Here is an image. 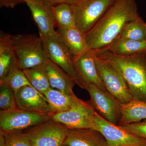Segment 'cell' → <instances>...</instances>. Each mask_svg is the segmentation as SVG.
Listing matches in <instances>:
<instances>
[{
  "label": "cell",
  "instance_id": "cell-4",
  "mask_svg": "<svg viewBox=\"0 0 146 146\" xmlns=\"http://www.w3.org/2000/svg\"><path fill=\"white\" fill-rule=\"evenodd\" d=\"M41 37L47 58L70 76L80 88L84 89L74 65V56L58 33L57 32L52 35Z\"/></svg>",
  "mask_w": 146,
  "mask_h": 146
},
{
  "label": "cell",
  "instance_id": "cell-20",
  "mask_svg": "<svg viewBox=\"0 0 146 146\" xmlns=\"http://www.w3.org/2000/svg\"><path fill=\"white\" fill-rule=\"evenodd\" d=\"M146 119V102L131 100L122 104L121 116L118 125H124Z\"/></svg>",
  "mask_w": 146,
  "mask_h": 146
},
{
  "label": "cell",
  "instance_id": "cell-26",
  "mask_svg": "<svg viewBox=\"0 0 146 146\" xmlns=\"http://www.w3.org/2000/svg\"><path fill=\"white\" fill-rule=\"evenodd\" d=\"M18 108L16 104L15 91L6 84L0 83V108L1 110Z\"/></svg>",
  "mask_w": 146,
  "mask_h": 146
},
{
  "label": "cell",
  "instance_id": "cell-17",
  "mask_svg": "<svg viewBox=\"0 0 146 146\" xmlns=\"http://www.w3.org/2000/svg\"><path fill=\"white\" fill-rule=\"evenodd\" d=\"M103 49L118 56L135 55L146 53V42L117 38Z\"/></svg>",
  "mask_w": 146,
  "mask_h": 146
},
{
  "label": "cell",
  "instance_id": "cell-28",
  "mask_svg": "<svg viewBox=\"0 0 146 146\" xmlns=\"http://www.w3.org/2000/svg\"><path fill=\"white\" fill-rule=\"evenodd\" d=\"M119 126L134 136L146 140V119L126 125Z\"/></svg>",
  "mask_w": 146,
  "mask_h": 146
},
{
  "label": "cell",
  "instance_id": "cell-29",
  "mask_svg": "<svg viewBox=\"0 0 146 146\" xmlns=\"http://www.w3.org/2000/svg\"><path fill=\"white\" fill-rule=\"evenodd\" d=\"M23 3V0H0V7L14 8L16 6Z\"/></svg>",
  "mask_w": 146,
  "mask_h": 146
},
{
  "label": "cell",
  "instance_id": "cell-5",
  "mask_svg": "<svg viewBox=\"0 0 146 146\" xmlns=\"http://www.w3.org/2000/svg\"><path fill=\"white\" fill-rule=\"evenodd\" d=\"M96 112L91 102L84 101L77 97L69 110L53 113L51 118L69 129H94V118Z\"/></svg>",
  "mask_w": 146,
  "mask_h": 146
},
{
  "label": "cell",
  "instance_id": "cell-34",
  "mask_svg": "<svg viewBox=\"0 0 146 146\" xmlns=\"http://www.w3.org/2000/svg\"></svg>",
  "mask_w": 146,
  "mask_h": 146
},
{
  "label": "cell",
  "instance_id": "cell-6",
  "mask_svg": "<svg viewBox=\"0 0 146 146\" xmlns=\"http://www.w3.org/2000/svg\"><path fill=\"white\" fill-rule=\"evenodd\" d=\"M51 115L16 108L0 111V130L4 133L21 131L50 120Z\"/></svg>",
  "mask_w": 146,
  "mask_h": 146
},
{
  "label": "cell",
  "instance_id": "cell-31",
  "mask_svg": "<svg viewBox=\"0 0 146 146\" xmlns=\"http://www.w3.org/2000/svg\"><path fill=\"white\" fill-rule=\"evenodd\" d=\"M6 141L5 134L2 131L0 130V146H6Z\"/></svg>",
  "mask_w": 146,
  "mask_h": 146
},
{
  "label": "cell",
  "instance_id": "cell-24",
  "mask_svg": "<svg viewBox=\"0 0 146 146\" xmlns=\"http://www.w3.org/2000/svg\"><path fill=\"white\" fill-rule=\"evenodd\" d=\"M52 10L56 25L58 29L76 27L74 13L72 5L63 3L52 6Z\"/></svg>",
  "mask_w": 146,
  "mask_h": 146
},
{
  "label": "cell",
  "instance_id": "cell-11",
  "mask_svg": "<svg viewBox=\"0 0 146 146\" xmlns=\"http://www.w3.org/2000/svg\"><path fill=\"white\" fill-rule=\"evenodd\" d=\"M94 129L102 133L108 146H143L146 140L134 136L120 126L109 122L96 112L94 118Z\"/></svg>",
  "mask_w": 146,
  "mask_h": 146
},
{
  "label": "cell",
  "instance_id": "cell-2",
  "mask_svg": "<svg viewBox=\"0 0 146 146\" xmlns=\"http://www.w3.org/2000/svg\"><path fill=\"white\" fill-rule=\"evenodd\" d=\"M94 51L96 56L109 62L121 73L133 99L146 102V53L121 56L107 50Z\"/></svg>",
  "mask_w": 146,
  "mask_h": 146
},
{
  "label": "cell",
  "instance_id": "cell-19",
  "mask_svg": "<svg viewBox=\"0 0 146 146\" xmlns=\"http://www.w3.org/2000/svg\"><path fill=\"white\" fill-rule=\"evenodd\" d=\"M17 64L16 55L11 42V35L0 33V80Z\"/></svg>",
  "mask_w": 146,
  "mask_h": 146
},
{
  "label": "cell",
  "instance_id": "cell-10",
  "mask_svg": "<svg viewBox=\"0 0 146 146\" xmlns=\"http://www.w3.org/2000/svg\"><path fill=\"white\" fill-rule=\"evenodd\" d=\"M86 90L91 98V102L96 112L109 122L118 125L121 116V103L108 91L90 84Z\"/></svg>",
  "mask_w": 146,
  "mask_h": 146
},
{
  "label": "cell",
  "instance_id": "cell-15",
  "mask_svg": "<svg viewBox=\"0 0 146 146\" xmlns=\"http://www.w3.org/2000/svg\"><path fill=\"white\" fill-rule=\"evenodd\" d=\"M63 145L66 146H108L107 141L99 131L94 129H69Z\"/></svg>",
  "mask_w": 146,
  "mask_h": 146
},
{
  "label": "cell",
  "instance_id": "cell-8",
  "mask_svg": "<svg viewBox=\"0 0 146 146\" xmlns=\"http://www.w3.org/2000/svg\"><path fill=\"white\" fill-rule=\"evenodd\" d=\"M114 0H79L72 5L76 27L85 35L101 18Z\"/></svg>",
  "mask_w": 146,
  "mask_h": 146
},
{
  "label": "cell",
  "instance_id": "cell-21",
  "mask_svg": "<svg viewBox=\"0 0 146 146\" xmlns=\"http://www.w3.org/2000/svg\"><path fill=\"white\" fill-rule=\"evenodd\" d=\"M44 96L52 114L69 110L77 97L74 94L68 95L52 87L45 92Z\"/></svg>",
  "mask_w": 146,
  "mask_h": 146
},
{
  "label": "cell",
  "instance_id": "cell-14",
  "mask_svg": "<svg viewBox=\"0 0 146 146\" xmlns=\"http://www.w3.org/2000/svg\"><path fill=\"white\" fill-rule=\"evenodd\" d=\"M16 104L20 109L51 115V110L46 98L30 86L22 87L15 92Z\"/></svg>",
  "mask_w": 146,
  "mask_h": 146
},
{
  "label": "cell",
  "instance_id": "cell-3",
  "mask_svg": "<svg viewBox=\"0 0 146 146\" xmlns=\"http://www.w3.org/2000/svg\"><path fill=\"white\" fill-rule=\"evenodd\" d=\"M17 64L22 70L44 64L47 58L42 39L35 34L11 35Z\"/></svg>",
  "mask_w": 146,
  "mask_h": 146
},
{
  "label": "cell",
  "instance_id": "cell-30",
  "mask_svg": "<svg viewBox=\"0 0 146 146\" xmlns=\"http://www.w3.org/2000/svg\"><path fill=\"white\" fill-rule=\"evenodd\" d=\"M79 0H46L52 6L63 3L74 5Z\"/></svg>",
  "mask_w": 146,
  "mask_h": 146
},
{
  "label": "cell",
  "instance_id": "cell-16",
  "mask_svg": "<svg viewBox=\"0 0 146 146\" xmlns=\"http://www.w3.org/2000/svg\"><path fill=\"white\" fill-rule=\"evenodd\" d=\"M45 66L51 87L68 95L74 94L73 89L76 84L70 76L48 58Z\"/></svg>",
  "mask_w": 146,
  "mask_h": 146
},
{
  "label": "cell",
  "instance_id": "cell-25",
  "mask_svg": "<svg viewBox=\"0 0 146 146\" xmlns=\"http://www.w3.org/2000/svg\"><path fill=\"white\" fill-rule=\"evenodd\" d=\"M0 83L6 84L15 92L25 86H32L25 75L23 70L19 68L18 65H15L6 76L0 80Z\"/></svg>",
  "mask_w": 146,
  "mask_h": 146
},
{
  "label": "cell",
  "instance_id": "cell-12",
  "mask_svg": "<svg viewBox=\"0 0 146 146\" xmlns=\"http://www.w3.org/2000/svg\"><path fill=\"white\" fill-rule=\"evenodd\" d=\"M95 57V52L90 49L80 55L74 56L76 70L85 90L89 84H93L103 91H107L97 70Z\"/></svg>",
  "mask_w": 146,
  "mask_h": 146
},
{
  "label": "cell",
  "instance_id": "cell-18",
  "mask_svg": "<svg viewBox=\"0 0 146 146\" xmlns=\"http://www.w3.org/2000/svg\"><path fill=\"white\" fill-rule=\"evenodd\" d=\"M58 32L73 56L80 55L88 49L85 35L76 27L58 29Z\"/></svg>",
  "mask_w": 146,
  "mask_h": 146
},
{
  "label": "cell",
  "instance_id": "cell-1",
  "mask_svg": "<svg viewBox=\"0 0 146 146\" xmlns=\"http://www.w3.org/2000/svg\"><path fill=\"white\" fill-rule=\"evenodd\" d=\"M135 0H114L96 24L85 34L88 48H105L119 37L126 24L138 16Z\"/></svg>",
  "mask_w": 146,
  "mask_h": 146
},
{
  "label": "cell",
  "instance_id": "cell-13",
  "mask_svg": "<svg viewBox=\"0 0 146 146\" xmlns=\"http://www.w3.org/2000/svg\"><path fill=\"white\" fill-rule=\"evenodd\" d=\"M31 11L38 27L40 37L50 36L56 33V26L52 6L46 0H23Z\"/></svg>",
  "mask_w": 146,
  "mask_h": 146
},
{
  "label": "cell",
  "instance_id": "cell-9",
  "mask_svg": "<svg viewBox=\"0 0 146 146\" xmlns=\"http://www.w3.org/2000/svg\"><path fill=\"white\" fill-rule=\"evenodd\" d=\"M69 129L51 119L30 128L27 134L32 146H62Z\"/></svg>",
  "mask_w": 146,
  "mask_h": 146
},
{
  "label": "cell",
  "instance_id": "cell-22",
  "mask_svg": "<svg viewBox=\"0 0 146 146\" xmlns=\"http://www.w3.org/2000/svg\"><path fill=\"white\" fill-rule=\"evenodd\" d=\"M45 63L23 70L32 86L44 96L45 92L51 88Z\"/></svg>",
  "mask_w": 146,
  "mask_h": 146
},
{
  "label": "cell",
  "instance_id": "cell-27",
  "mask_svg": "<svg viewBox=\"0 0 146 146\" xmlns=\"http://www.w3.org/2000/svg\"><path fill=\"white\" fill-rule=\"evenodd\" d=\"M6 146H32L29 138L26 133L21 131L5 133Z\"/></svg>",
  "mask_w": 146,
  "mask_h": 146
},
{
  "label": "cell",
  "instance_id": "cell-33",
  "mask_svg": "<svg viewBox=\"0 0 146 146\" xmlns=\"http://www.w3.org/2000/svg\"><path fill=\"white\" fill-rule=\"evenodd\" d=\"M66 146L64 145H63V146Z\"/></svg>",
  "mask_w": 146,
  "mask_h": 146
},
{
  "label": "cell",
  "instance_id": "cell-32",
  "mask_svg": "<svg viewBox=\"0 0 146 146\" xmlns=\"http://www.w3.org/2000/svg\"><path fill=\"white\" fill-rule=\"evenodd\" d=\"M143 146H146V145H144Z\"/></svg>",
  "mask_w": 146,
  "mask_h": 146
},
{
  "label": "cell",
  "instance_id": "cell-7",
  "mask_svg": "<svg viewBox=\"0 0 146 146\" xmlns=\"http://www.w3.org/2000/svg\"><path fill=\"white\" fill-rule=\"evenodd\" d=\"M95 62L100 77L109 93L122 104L133 99L124 78L115 66L96 55Z\"/></svg>",
  "mask_w": 146,
  "mask_h": 146
},
{
  "label": "cell",
  "instance_id": "cell-23",
  "mask_svg": "<svg viewBox=\"0 0 146 146\" xmlns=\"http://www.w3.org/2000/svg\"><path fill=\"white\" fill-rule=\"evenodd\" d=\"M118 38L146 41V23L138 14L135 19L126 24Z\"/></svg>",
  "mask_w": 146,
  "mask_h": 146
}]
</instances>
